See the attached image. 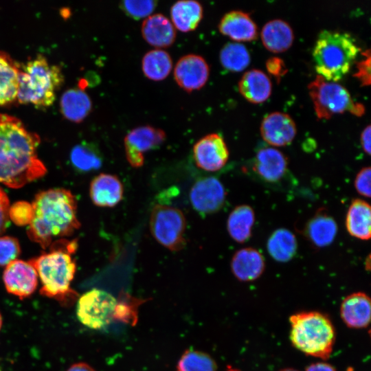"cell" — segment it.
<instances>
[{"label":"cell","instance_id":"10","mask_svg":"<svg viewBox=\"0 0 371 371\" xmlns=\"http://www.w3.org/2000/svg\"><path fill=\"white\" fill-rule=\"evenodd\" d=\"M165 132L151 126H138L125 136L124 144L127 161L134 168L142 166L144 153L156 148L166 139Z\"/></svg>","mask_w":371,"mask_h":371},{"label":"cell","instance_id":"20","mask_svg":"<svg viewBox=\"0 0 371 371\" xmlns=\"http://www.w3.org/2000/svg\"><path fill=\"white\" fill-rule=\"evenodd\" d=\"M337 231V224L333 217L326 210L320 209L307 222L303 232L313 246L322 248L334 241Z\"/></svg>","mask_w":371,"mask_h":371},{"label":"cell","instance_id":"5","mask_svg":"<svg viewBox=\"0 0 371 371\" xmlns=\"http://www.w3.org/2000/svg\"><path fill=\"white\" fill-rule=\"evenodd\" d=\"M359 51L350 34L322 30L313 50L316 71L325 80L337 82L349 72Z\"/></svg>","mask_w":371,"mask_h":371},{"label":"cell","instance_id":"4","mask_svg":"<svg viewBox=\"0 0 371 371\" xmlns=\"http://www.w3.org/2000/svg\"><path fill=\"white\" fill-rule=\"evenodd\" d=\"M64 76L58 65L50 64L42 54L20 65L17 100L47 108L56 99V92L63 83Z\"/></svg>","mask_w":371,"mask_h":371},{"label":"cell","instance_id":"15","mask_svg":"<svg viewBox=\"0 0 371 371\" xmlns=\"http://www.w3.org/2000/svg\"><path fill=\"white\" fill-rule=\"evenodd\" d=\"M251 171L262 181L276 183L280 181L288 170L286 156L273 147L259 149L251 163Z\"/></svg>","mask_w":371,"mask_h":371},{"label":"cell","instance_id":"29","mask_svg":"<svg viewBox=\"0 0 371 371\" xmlns=\"http://www.w3.org/2000/svg\"><path fill=\"white\" fill-rule=\"evenodd\" d=\"M254 223L255 213L253 208L249 205H240L228 216L227 232L234 241L243 243L251 236Z\"/></svg>","mask_w":371,"mask_h":371},{"label":"cell","instance_id":"24","mask_svg":"<svg viewBox=\"0 0 371 371\" xmlns=\"http://www.w3.org/2000/svg\"><path fill=\"white\" fill-rule=\"evenodd\" d=\"M271 82L262 71L251 69L245 72L238 82V90L247 101L258 104L269 98L271 93Z\"/></svg>","mask_w":371,"mask_h":371},{"label":"cell","instance_id":"27","mask_svg":"<svg viewBox=\"0 0 371 371\" xmlns=\"http://www.w3.org/2000/svg\"><path fill=\"white\" fill-rule=\"evenodd\" d=\"M261 38L268 50L278 53L286 51L291 46L294 36L291 27L286 21L274 19L263 26Z\"/></svg>","mask_w":371,"mask_h":371},{"label":"cell","instance_id":"44","mask_svg":"<svg viewBox=\"0 0 371 371\" xmlns=\"http://www.w3.org/2000/svg\"><path fill=\"white\" fill-rule=\"evenodd\" d=\"M305 371H336L334 366L325 362H317L310 364Z\"/></svg>","mask_w":371,"mask_h":371},{"label":"cell","instance_id":"11","mask_svg":"<svg viewBox=\"0 0 371 371\" xmlns=\"http://www.w3.org/2000/svg\"><path fill=\"white\" fill-rule=\"evenodd\" d=\"M226 197L225 190L216 177H207L196 181L190 192L193 208L201 214H210L223 207Z\"/></svg>","mask_w":371,"mask_h":371},{"label":"cell","instance_id":"30","mask_svg":"<svg viewBox=\"0 0 371 371\" xmlns=\"http://www.w3.org/2000/svg\"><path fill=\"white\" fill-rule=\"evenodd\" d=\"M267 249L270 256L280 262H286L295 256L297 241L294 234L285 228L275 230L267 242Z\"/></svg>","mask_w":371,"mask_h":371},{"label":"cell","instance_id":"36","mask_svg":"<svg viewBox=\"0 0 371 371\" xmlns=\"http://www.w3.org/2000/svg\"><path fill=\"white\" fill-rule=\"evenodd\" d=\"M157 3L153 0H125L120 3V6L128 16L137 20L151 15Z\"/></svg>","mask_w":371,"mask_h":371},{"label":"cell","instance_id":"8","mask_svg":"<svg viewBox=\"0 0 371 371\" xmlns=\"http://www.w3.org/2000/svg\"><path fill=\"white\" fill-rule=\"evenodd\" d=\"M186 221L183 212L174 207L155 205L150 214V229L155 240L170 251H179L186 246Z\"/></svg>","mask_w":371,"mask_h":371},{"label":"cell","instance_id":"46","mask_svg":"<svg viewBox=\"0 0 371 371\" xmlns=\"http://www.w3.org/2000/svg\"><path fill=\"white\" fill-rule=\"evenodd\" d=\"M226 371H240L239 369L232 367V366H227Z\"/></svg>","mask_w":371,"mask_h":371},{"label":"cell","instance_id":"18","mask_svg":"<svg viewBox=\"0 0 371 371\" xmlns=\"http://www.w3.org/2000/svg\"><path fill=\"white\" fill-rule=\"evenodd\" d=\"M230 267L233 275L238 280L254 281L260 278L265 271V258L255 248H243L234 254Z\"/></svg>","mask_w":371,"mask_h":371},{"label":"cell","instance_id":"34","mask_svg":"<svg viewBox=\"0 0 371 371\" xmlns=\"http://www.w3.org/2000/svg\"><path fill=\"white\" fill-rule=\"evenodd\" d=\"M214 359L208 354L188 349L181 355L176 371H216Z\"/></svg>","mask_w":371,"mask_h":371},{"label":"cell","instance_id":"16","mask_svg":"<svg viewBox=\"0 0 371 371\" xmlns=\"http://www.w3.org/2000/svg\"><path fill=\"white\" fill-rule=\"evenodd\" d=\"M293 120L286 113L273 112L262 121L260 134L263 139L273 146L290 144L296 135Z\"/></svg>","mask_w":371,"mask_h":371},{"label":"cell","instance_id":"48","mask_svg":"<svg viewBox=\"0 0 371 371\" xmlns=\"http://www.w3.org/2000/svg\"><path fill=\"white\" fill-rule=\"evenodd\" d=\"M1 326H2V317H1V315L0 313V329L1 328Z\"/></svg>","mask_w":371,"mask_h":371},{"label":"cell","instance_id":"32","mask_svg":"<svg viewBox=\"0 0 371 371\" xmlns=\"http://www.w3.org/2000/svg\"><path fill=\"white\" fill-rule=\"evenodd\" d=\"M100 151L92 143L82 142L76 145L70 153V161L79 172H89L100 168L102 164Z\"/></svg>","mask_w":371,"mask_h":371},{"label":"cell","instance_id":"14","mask_svg":"<svg viewBox=\"0 0 371 371\" xmlns=\"http://www.w3.org/2000/svg\"><path fill=\"white\" fill-rule=\"evenodd\" d=\"M3 280L8 293L24 299L35 291L38 274L29 262L15 260L6 265Z\"/></svg>","mask_w":371,"mask_h":371},{"label":"cell","instance_id":"35","mask_svg":"<svg viewBox=\"0 0 371 371\" xmlns=\"http://www.w3.org/2000/svg\"><path fill=\"white\" fill-rule=\"evenodd\" d=\"M141 303V300L123 293L116 302L113 319L129 324H135L137 319V308Z\"/></svg>","mask_w":371,"mask_h":371},{"label":"cell","instance_id":"17","mask_svg":"<svg viewBox=\"0 0 371 371\" xmlns=\"http://www.w3.org/2000/svg\"><path fill=\"white\" fill-rule=\"evenodd\" d=\"M340 315L350 328H365L370 322L371 304L369 296L363 292H355L346 296L340 306Z\"/></svg>","mask_w":371,"mask_h":371},{"label":"cell","instance_id":"9","mask_svg":"<svg viewBox=\"0 0 371 371\" xmlns=\"http://www.w3.org/2000/svg\"><path fill=\"white\" fill-rule=\"evenodd\" d=\"M116 302V299L109 293L93 289L80 297L76 307L77 317L89 328H103L113 320Z\"/></svg>","mask_w":371,"mask_h":371},{"label":"cell","instance_id":"23","mask_svg":"<svg viewBox=\"0 0 371 371\" xmlns=\"http://www.w3.org/2000/svg\"><path fill=\"white\" fill-rule=\"evenodd\" d=\"M345 224L351 236L368 240L371 236V207L369 203L363 199L352 200L346 213Z\"/></svg>","mask_w":371,"mask_h":371},{"label":"cell","instance_id":"2","mask_svg":"<svg viewBox=\"0 0 371 371\" xmlns=\"http://www.w3.org/2000/svg\"><path fill=\"white\" fill-rule=\"evenodd\" d=\"M33 218L27 234L30 239L47 249L54 240L72 234L80 226L77 201L64 188H54L38 193L32 203Z\"/></svg>","mask_w":371,"mask_h":371},{"label":"cell","instance_id":"33","mask_svg":"<svg viewBox=\"0 0 371 371\" xmlns=\"http://www.w3.org/2000/svg\"><path fill=\"white\" fill-rule=\"evenodd\" d=\"M219 59L222 66L231 71H241L250 63L247 48L239 43H228L221 49Z\"/></svg>","mask_w":371,"mask_h":371},{"label":"cell","instance_id":"37","mask_svg":"<svg viewBox=\"0 0 371 371\" xmlns=\"http://www.w3.org/2000/svg\"><path fill=\"white\" fill-rule=\"evenodd\" d=\"M8 216L18 226L29 225L33 218L32 205L27 201H16L10 206Z\"/></svg>","mask_w":371,"mask_h":371},{"label":"cell","instance_id":"45","mask_svg":"<svg viewBox=\"0 0 371 371\" xmlns=\"http://www.w3.org/2000/svg\"><path fill=\"white\" fill-rule=\"evenodd\" d=\"M67 371H95L89 365L85 363L73 364Z\"/></svg>","mask_w":371,"mask_h":371},{"label":"cell","instance_id":"7","mask_svg":"<svg viewBox=\"0 0 371 371\" xmlns=\"http://www.w3.org/2000/svg\"><path fill=\"white\" fill-rule=\"evenodd\" d=\"M308 89L319 119H329L335 114L346 111L359 117L365 113L364 106L355 101L344 86L328 81L319 75L308 84Z\"/></svg>","mask_w":371,"mask_h":371},{"label":"cell","instance_id":"3","mask_svg":"<svg viewBox=\"0 0 371 371\" xmlns=\"http://www.w3.org/2000/svg\"><path fill=\"white\" fill-rule=\"evenodd\" d=\"M55 241L50 251L28 262L36 269L42 287L40 293L55 299L63 306L72 304L78 293L71 288L76 271V264L71 257L77 248L75 241Z\"/></svg>","mask_w":371,"mask_h":371},{"label":"cell","instance_id":"38","mask_svg":"<svg viewBox=\"0 0 371 371\" xmlns=\"http://www.w3.org/2000/svg\"><path fill=\"white\" fill-rule=\"evenodd\" d=\"M21 253L19 240L12 236L0 237V266H6L15 260Z\"/></svg>","mask_w":371,"mask_h":371},{"label":"cell","instance_id":"25","mask_svg":"<svg viewBox=\"0 0 371 371\" xmlns=\"http://www.w3.org/2000/svg\"><path fill=\"white\" fill-rule=\"evenodd\" d=\"M20 65L9 54L0 51V106L17 100Z\"/></svg>","mask_w":371,"mask_h":371},{"label":"cell","instance_id":"31","mask_svg":"<svg viewBox=\"0 0 371 371\" xmlns=\"http://www.w3.org/2000/svg\"><path fill=\"white\" fill-rule=\"evenodd\" d=\"M172 69L170 54L165 50L155 49L146 53L142 60V69L144 76L153 81L166 78Z\"/></svg>","mask_w":371,"mask_h":371},{"label":"cell","instance_id":"19","mask_svg":"<svg viewBox=\"0 0 371 371\" xmlns=\"http://www.w3.org/2000/svg\"><path fill=\"white\" fill-rule=\"evenodd\" d=\"M141 32L145 41L157 49L168 47L176 39V29L162 14H155L146 18Z\"/></svg>","mask_w":371,"mask_h":371},{"label":"cell","instance_id":"1","mask_svg":"<svg viewBox=\"0 0 371 371\" xmlns=\"http://www.w3.org/2000/svg\"><path fill=\"white\" fill-rule=\"evenodd\" d=\"M39 136L16 117L0 113V182L19 188L44 176L47 168L38 157Z\"/></svg>","mask_w":371,"mask_h":371},{"label":"cell","instance_id":"22","mask_svg":"<svg viewBox=\"0 0 371 371\" xmlns=\"http://www.w3.org/2000/svg\"><path fill=\"white\" fill-rule=\"evenodd\" d=\"M123 192L122 183L115 175L102 173L91 182L90 197L99 207L115 206L122 199Z\"/></svg>","mask_w":371,"mask_h":371},{"label":"cell","instance_id":"47","mask_svg":"<svg viewBox=\"0 0 371 371\" xmlns=\"http://www.w3.org/2000/svg\"><path fill=\"white\" fill-rule=\"evenodd\" d=\"M280 371H299V370L293 368H286L282 369Z\"/></svg>","mask_w":371,"mask_h":371},{"label":"cell","instance_id":"39","mask_svg":"<svg viewBox=\"0 0 371 371\" xmlns=\"http://www.w3.org/2000/svg\"><path fill=\"white\" fill-rule=\"evenodd\" d=\"M355 188L362 196L370 198L371 195V168L364 167L357 174L355 179Z\"/></svg>","mask_w":371,"mask_h":371},{"label":"cell","instance_id":"12","mask_svg":"<svg viewBox=\"0 0 371 371\" xmlns=\"http://www.w3.org/2000/svg\"><path fill=\"white\" fill-rule=\"evenodd\" d=\"M210 67L206 60L197 54H187L180 58L174 69V78L184 91L191 93L201 89L207 82Z\"/></svg>","mask_w":371,"mask_h":371},{"label":"cell","instance_id":"41","mask_svg":"<svg viewBox=\"0 0 371 371\" xmlns=\"http://www.w3.org/2000/svg\"><path fill=\"white\" fill-rule=\"evenodd\" d=\"M9 207L10 202L8 197L0 188V234L5 232L9 224Z\"/></svg>","mask_w":371,"mask_h":371},{"label":"cell","instance_id":"6","mask_svg":"<svg viewBox=\"0 0 371 371\" xmlns=\"http://www.w3.org/2000/svg\"><path fill=\"white\" fill-rule=\"evenodd\" d=\"M290 340L306 355L324 360L333 352L336 334L330 318L319 311H303L289 317Z\"/></svg>","mask_w":371,"mask_h":371},{"label":"cell","instance_id":"43","mask_svg":"<svg viewBox=\"0 0 371 371\" xmlns=\"http://www.w3.org/2000/svg\"><path fill=\"white\" fill-rule=\"evenodd\" d=\"M370 125L367 126L361 134V144L364 152L370 155Z\"/></svg>","mask_w":371,"mask_h":371},{"label":"cell","instance_id":"21","mask_svg":"<svg viewBox=\"0 0 371 371\" xmlns=\"http://www.w3.org/2000/svg\"><path fill=\"white\" fill-rule=\"evenodd\" d=\"M218 30L223 35L236 41H249L258 37L256 24L249 14L240 10L226 13L220 21Z\"/></svg>","mask_w":371,"mask_h":371},{"label":"cell","instance_id":"28","mask_svg":"<svg viewBox=\"0 0 371 371\" xmlns=\"http://www.w3.org/2000/svg\"><path fill=\"white\" fill-rule=\"evenodd\" d=\"M63 115L74 122H82L91 112L92 104L81 88H71L64 92L60 101Z\"/></svg>","mask_w":371,"mask_h":371},{"label":"cell","instance_id":"40","mask_svg":"<svg viewBox=\"0 0 371 371\" xmlns=\"http://www.w3.org/2000/svg\"><path fill=\"white\" fill-rule=\"evenodd\" d=\"M363 58L357 63V72L354 76L359 79L362 86L370 84V50L362 53Z\"/></svg>","mask_w":371,"mask_h":371},{"label":"cell","instance_id":"13","mask_svg":"<svg viewBox=\"0 0 371 371\" xmlns=\"http://www.w3.org/2000/svg\"><path fill=\"white\" fill-rule=\"evenodd\" d=\"M193 157L196 166L206 171L221 170L227 162L229 150L223 138L216 133L208 134L194 145Z\"/></svg>","mask_w":371,"mask_h":371},{"label":"cell","instance_id":"42","mask_svg":"<svg viewBox=\"0 0 371 371\" xmlns=\"http://www.w3.org/2000/svg\"><path fill=\"white\" fill-rule=\"evenodd\" d=\"M268 71L276 78H280L286 72L284 61L278 57H271L266 62Z\"/></svg>","mask_w":371,"mask_h":371},{"label":"cell","instance_id":"26","mask_svg":"<svg viewBox=\"0 0 371 371\" xmlns=\"http://www.w3.org/2000/svg\"><path fill=\"white\" fill-rule=\"evenodd\" d=\"M203 14L201 4L194 0H181L170 8L171 22L175 29L181 32L194 30L199 25Z\"/></svg>","mask_w":371,"mask_h":371}]
</instances>
